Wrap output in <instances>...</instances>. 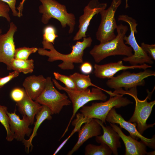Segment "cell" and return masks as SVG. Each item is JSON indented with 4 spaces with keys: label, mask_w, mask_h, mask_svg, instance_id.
Listing matches in <instances>:
<instances>
[{
    "label": "cell",
    "mask_w": 155,
    "mask_h": 155,
    "mask_svg": "<svg viewBox=\"0 0 155 155\" xmlns=\"http://www.w3.org/2000/svg\"><path fill=\"white\" fill-rule=\"evenodd\" d=\"M92 40L90 37L83 38L82 42L77 41L72 47V51L68 54H63L58 51L52 43L44 40L42 42L43 48H39L38 54L42 56L48 57V61L53 62L61 60L62 62L58 65L63 70H72L74 68V64L83 63V56L84 50L90 47Z\"/></svg>",
    "instance_id": "obj_1"
},
{
    "label": "cell",
    "mask_w": 155,
    "mask_h": 155,
    "mask_svg": "<svg viewBox=\"0 0 155 155\" xmlns=\"http://www.w3.org/2000/svg\"><path fill=\"white\" fill-rule=\"evenodd\" d=\"M117 35L112 40L96 45L90 51L95 61L98 63L106 57L116 55L129 57L133 55V49L124 42V38L128 31L127 26L121 24L116 28Z\"/></svg>",
    "instance_id": "obj_2"
},
{
    "label": "cell",
    "mask_w": 155,
    "mask_h": 155,
    "mask_svg": "<svg viewBox=\"0 0 155 155\" xmlns=\"http://www.w3.org/2000/svg\"><path fill=\"white\" fill-rule=\"evenodd\" d=\"M123 95L116 94L113 96H110L106 101L100 102H93L90 106H84L80 110L81 113L77 115L84 120L86 123L91 119H98L106 124V119L107 115L113 108H119L132 103Z\"/></svg>",
    "instance_id": "obj_3"
},
{
    "label": "cell",
    "mask_w": 155,
    "mask_h": 155,
    "mask_svg": "<svg viewBox=\"0 0 155 155\" xmlns=\"http://www.w3.org/2000/svg\"><path fill=\"white\" fill-rule=\"evenodd\" d=\"M52 80L54 84L60 90L65 91L67 94L71 103L72 104L73 114L65 132L61 138H62L68 130V128L78 110L88 102L95 100L105 101L107 98V96L102 92L104 91L108 94V91L100 87H94L91 90L88 88L82 91L73 90L69 89L66 87L61 86L54 79Z\"/></svg>",
    "instance_id": "obj_4"
},
{
    "label": "cell",
    "mask_w": 155,
    "mask_h": 155,
    "mask_svg": "<svg viewBox=\"0 0 155 155\" xmlns=\"http://www.w3.org/2000/svg\"><path fill=\"white\" fill-rule=\"evenodd\" d=\"M113 93L123 95L127 94L133 98L135 102V110L133 115L128 121L136 123L137 129L141 134L142 135L144 131L148 128L153 127L155 123L148 124L146 123V121L155 104V100L150 102H148V100L150 98V94H148L144 100H141L137 97V87L127 90H124L121 88L115 90Z\"/></svg>",
    "instance_id": "obj_5"
},
{
    "label": "cell",
    "mask_w": 155,
    "mask_h": 155,
    "mask_svg": "<svg viewBox=\"0 0 155 155\" xmlns=\"http://www.w3.org/2000/svg\"><path fill=\"white\" fill-rule=\"evenodd\" d=\"M42 4L39 7V12L42 14L41 21L44 24H47L51 18L59 21L63 28L69 27L68 32L74 31L76 24L74 15L67 12L66 6L55 0H39Z\"/></svg>",
    "instance_id": "obj_6"
},
{
    "label": "cell",
    "mask_w": 155,
    "mask_h": 155,
    "mask_svg": "<svg viewBox=\"0 0 155 155\" xmlns=\"http://www.w3.org/2000/svg\"><path fill=\"white\" fill-rule=\"evenodd\" d=\"M118 20L125 22L129 25L130 34L128 36L125 35L124 40L125 41V44L129 45L134 52L132 55L125 57L122 60L129 62L132 65L153 64L151 58L138 44L136 40L135 33L137 32L136 27L138 24L135 20L127 15L122 14L119 16Z\"/></svg>",
    "instance_id": "obj_7"
},
{
    "label": "cell",
    "mask_w": 155,
    "mask_h": 155,
    "mask_svg": "<svg viewBox=\"0 0 155 155\" xmlns=\"http://www.w3.org/2000/svg\"><path fill=\"white\" fill-rule=\"evenodd\" d=\"M46 79L43 91L34 101L47 106L52 115L58 114L64 106L70 105L71 102L65 93H61L56 89L51 77H48Z\"/></svg>",
    "instance_id": "obj_8"
},
{
    "label": "cell",
    "mask_w": 155,
    "mask_h": 155,
    "mask_svg": "<svg viewBox=\"0 0 155 155\" xmlns=\"http://www.w3.org/2000/svg\"><path fill=\"white\" fill-rule=\"evenodd\" d=\"M121 2V0H113L107 9H103L99 13L101 15V20L96 37L100 43L111 40L115 37L114 31L117 25L115 14Z\"/></svg>",
    "instance_id": "obj_9"
},
{
    "label": "cell",
    "mask_w": 155,
    "mask_h": 155,
    "mask_svg": "<svg viewBox=\"0 0 155 155\" xmlns=\"http://www.w3.org/2000/svg\"><path fill=\"white\" fill-rule=\"evenodd\" d=\"M155 76V71L146 69L142 72L135 73L125 71L116 77H113L106 82L110 88L117 90L122 88L127 90L138 86H144V79L150 76Z\"/></svg>",
    "instance_id": "obj_10"
},
{
    "label": "cell",
    "mask_w": 155,
    "mask_h": 155,
    "mask_svg": "<svg viewBox=\"0 0 155 155\" xmlns=\"http://www.w3.org/2000/svg\"><path fill=\"white\" fill-rule=\"evenodd\" d=\"M107 121L113 124H117L120 127L127 131L130 136L137 140L140 139L141 141L146 146L153 149L155 148V137L154 135L152 138H148L143 136L137 131L135 123H132L125 120L120 114H118L115 108H112L108 114L106 119Z\"/></svg>",
    "instance_id": "obj_11"
},
{
    "label": "cell",
    "mask_w": 155,
    "mask_h": 155,
    "mask_svg": "<svg viewBox=\"0 0 155 155\" xmlns=\"http://www.w3.org/2000/svg\"><path fill=\"white\" fill-rule=\"evenodd\" d=\"M17 29L16 25L11 22L7 32L4 34H0V63L5 64L8 70L14 59L16 49L14 35Z\"/></svg>",
    "instance_id": "obj_12"
},
{
    "label": "cell",
    "mask_w": 155,
    "mask_h": 155,
    "mask_svg": "<svg viewBox=\"0 0 155 155\" xmlns=\"http://www.w3.org/2000/svg\"><path fill=\"white\" fill-rule=\"evenodd\" d=\"M106 3H100L98 0H91L84 8L83 14L79 19V30L73 38V40H79L86 37V32L90 22L96 14L106 9Z\"/></svg>",
    "instance_id": "obj_13"
},
{
    "label": "cell",
    "mask_w": 155,
    "mask_h": 155,
    "mask_svg": "<svg viewBox=\"0 0 155 155\" xmlns=\"http://www.w3.org/2000/svg\"><path fill=\"white\" fill-rule=\"evenodd\" d=\"M151 65L146 64L135 65H124L122 61L117 62L111 63L102 65L95 64L94 65V73L97 78L101 79H110L118 72L121 70L134 69L144 70L152 67Z\"/></svg>",
    "instance_id": "obj_14"
},
{
    "label": "cell",
    "mask_w": 155,
    "mask_h": 155,
    "mask_svg": "<svg viewBox=\"0 0 155 155\" xmlns=\"http://www.w3.org/2000/svg\"><path fill=\"white\" fill-rule=\"evenodd\" d=\"M16 111L15 109L13 113L8 111L7 112L9 118V128L14 135V139L18 141H22L25 139L26 135L28 137L30 136L32 129L29 127L30 123L28 117L22 115V119H21Z\"/></svg>",
    "instance_id": "obj_15"
},
{
    "label": "cell",
    "mask_w": 155,
    "mask_h": 155,
    "mask_svg": "<svg viewBox=\"0 0 155 155\" xmlns=\"http://www.w3.org/2000/svg\"><path fill=\"white\" fill-rule=\"evenodd\" d=\"M101 128V126L95 119H92L85 123L84 125L78 131V138L77 143L68 152L67 155H72L89 138L100 135Z\"/></svg>",
    "instance_id": "obj_16"
},
{
    "label": "cell",
    "mask_w": 155,
    "mask_h": 155,
    "mask_svg": "<svg viewBox=\"0 0 155 155\" xmlns=\"http://www.w3.org/2000/svg\"><path fill=\"white\" fill-rule=\"evenodd\" d=\"M110 126L118 134L125 147V155H145L147 154L146 145L142 141H138L130 136L126 135L121 129L115 124L109 123Z\"/></svg>",
    "instance_id": "obj_17"
},
{
    "label": "cell",
    "mask_w": 155,
    "mask_h": 155,
    "mask_svg": "<svg viewBox=\"0 0 155 155\" xmlns=\"http://www.w3.org/2000/svg\"><path fill=\"white\" fill-rule=\"evenodd\" d=\"M95 119L101 126L103 132L102 135L96 136V141L99 144H105L111 148L114 155H118V149L121 147L119 140L120 137L118 134L111 126H105L101 121Z\"/></svg>",
    "instance_id": "obj_18"
},
{
    "label": "cell",
    "mask_w": 155,
    "mask_h": 155,
    "mask_svg": "<svg viewBox=\"0 0 155 155\" xmlns=\"http://www.w3.org/2000/svg\"><path fill=\"white\" fill-rule=\"evenodd\" d=\"M46 82V78L42 75H32L26 77L22 85L27 94L35 100L43 91Z\"/></svg>",
    "instance_id": "obj_19"
},
{
    "label": "cell",
    "mask_w": 155,
    "mask_h": 155,
    "mask_svg": "<svg viewBox=\"0 0 155 155\" xmlns=\"http://www.w3.org/2000/svg\"><path fill=\"white\" fill-rule=\"evenodd\" d=\"M16 104L20 113L28 117L31 125L34 123L35 115L42 107V105L34 101L26 93L23 99Z\"/></svg>",
    "instance_id": "obj_20"
},
{
    "label": "cell",
    "mask_w": 155,
    "mask_h": 155,
    "mask_svg": "<svg viewBox=\"0 0 155 155\" xmlns=\"http://www.w3.org/2000/svg\"><path fill=\"white\" fill-rule=\"evenodd\" d=\"M52 115L50 109L46 106L42 105L41 109L35 115L36 120L34 124L33 130L28 140L24 139L22 142L25 146V150L27 153H29V148L32 149L33 146L32 141L34 137L37 134V131L42 123L45 120H51L52 119Z\"/></svg>",
    "instance_id": "obj_21"
},
{
    "label": "cell",
    "mask_w": 155,
    "mask_h": 155,
    "mask_svg": "<svg viewBox=\"0 0 155 155\" xmlns=\"http://www.w3.org/2000/svg\"><path fill=\"white\" fill-rule=\"evenodd\" d=\"M34 68V61L32 59L22 60L14 58L11 62L9 70L26 74L32 73Z\"/></svg>",
    "instance_id": "obj_22"
},
{
    "label": "cell",
    "mask_w": 155,
    "mask_h": 155,
    "mask_svg": "<svg viewBox=\"0 0 155 155\" xmlns=\"http://www.w3.org/2000/svg\"><path fill=\"white\" fill-rule=\"evenodd\" d=\"M69 76L73 80L76 88V90L82 91L84 90L90 86L99 88L93 84L91 81L90 76L75 72Z\"/></svg>",
    "instance_id": "obj_23"
},
{
    "label": "cell",
    "mask_w": 155,
    "mask_h": 155,
    "mask_svg": "<svg viewBox=\"0 0 155 155\" xmlns=\"http://www.w3.org/2000/svg\"><path fill=\"white\" fill-rule=\"evenodd\" d=\"M112 153L111 148L104 143L99 146L89 144L85 148V155H111Z\"/></svg>",
    "instance_id": "obj_24"
},
{
    "label": "cell",
    "mask_w": 155,
    "mask_h": 155,
    "mask_svg": "<svg viewBox=\"0 0 155 155\" xmlns=\"http://www.w3.org/2000/svg\"><path fill=\"white\" fill-rule=\"evenodd\" d=\"M7 108L5 106L0 105V122L5 127L7 132L6 139L11 142L14 139V135L11 131L9 126V118L7 112Z\"/></svg>",
    "instance_id": "obj_25"
},
{
    "label": "cell",
    "mask_w": 155,
    "mask_h": 155,
    "mask_svg": "<svg viewBox=\"0 0 155 155\" xmlns=\"http://www.w3.org/2000/svg\"><path fill=\"white\" fill-rule=\"evenodd\" d=\"M38 50L37 47L25 46L16 49L14 58L22 60H27L31 54L36 52Z\"/></svg>",
    "instance_id": "obj_26"
},
{
    "label": "cell",
    "mask_w": 155,
    "mask_h": 155,
    "mask_svg": "<svg viewBox=\"0 0 155 155\" xmlns=\"http://www.w3.org/2000/svg\"><path fill=\"white\" fill-rule=\"evenodd\" d=\"M58 35L54 27L49 25L45 27L43 30V39L47 42L54 44L55 40Z\"/></svg>",
    "instance_id": "obj_27"
},
{
    "label": "cell",
    "mask_w": 155,
    "mask_h": 155,
    "mask_svg": "<svg viewBox=\"0 0 155 155\" xmlns=\"http://www.w3.org/2000/svg\"><path fill=\"white\" fill-rule=\"evenodd\" d=\"M55 79L63 83L65 87L69 89L76 90L74 82L72 78L69 76H67L55 72L53 73Z\"/></svg>",
    "instance_id": "obj_28"
},
{
    "label": "cell",
    "mask_w": 155,
    "mask_h": 155,
    "mask_svg": "<svg viewBox=\"0 0 155 155\" xmlns=\"http://www.w3.org/2000/svg\"><path fill=\"white\" fill-rule=\"evenodd\" d=\"M26 94L24 89L16 87L11 90L10 93V97L12 100L17 102L22 100Z\"/></svg>",
    "instance_id": "obj_29"
},
{
    "label": "cell",
    "mask_w": 155,
    "mask_h": 155,
    "mask_svg": "<svg viewBox=\"0 0 155 155\" xmlns=\"http://www.w3.org/2000/svg\"><path fill=\"white\" fill-rule=\"evenodd\" d=\"M10 9L7 4L0 1V17L4 18L9 22L11 20L9 13ZM2 32V30L0 29V34H1Z\"/></svg>",
    "instance_id": "obj_30"
},
{
    "label": "cell",
    "mask_w": 155,
    "mask_h": 155,
    "mask_svg": "<svg viewBox=\"0 0 155 155\" xmlns=\"http://www.w3.org/2000/svg\"><path fill=\"white\" fill-rule=\"evenodd\" d=\"M19 73L17 71H13V72H10L9 75L6 76L0 77V89L7 83L18 76Z\"/></svg>",
    "instance_id": "obj_31"
},
{
    "label": "cell",
    "mask_w": 155,
    "mask_h": 155,
    "mask_svg": "<svg viewBox=\"0 0 155 155\" xmlns=\"http://www.w3.org/2000/svg\"><path fill=\"white\" fill-rule=\"evenodd\" d=\"M140 47L150 57L155 60V44H149L144 42L141 44Z\"/></svg>",
    "instance_id": "obj_32"
},
{
    "label": "cell",
    "mask_w": 155,
    "mask_h": 155,
    "mask_svg": "<svg viewBox=\"0 0 155 155\" xmlns=\"http://www.w3.org/2000/svg\"><path fill=\"white\" fill-rule=\"evenodd\" d=\"M7 4L9 7L12 12V15L14 16L18 17V11L16 7V0H0Z\"/></svg>",
    "instance_id": "obj_33"
},
{
    "label": "cell",
    "mask_w": 155,
    "mask_h": 155,
    "mask_svg": "<svg viewBox=\"0 0 155 155\" xmlns=\"http://www.w3.org/2000/svg\"><path fill=\"white\" fill-rule=\"evenodd\" d=\"M80 69L81 72L85 74H89L92 71L93 67L91 64L88 62H86L81 65Z\"/></svg>",
    "instance_id": "obj_34"
},
{
    "label": "cell",
    "mask_w": 155,
    "mask_h": 155,
    "mask_svg": "<svg viewBox=\"0 0 155 155\" xmlns=\"http://www.w3.org/2000/svg\"><path fill=\"white\" fill-rule=\"evenodd\" d=\"M155 151H153V152H147V155H152V154H155Z\"/></svg>",
    "instance_id": "obj_35"
},
{
    "label": "cell",
    "mask_w": 155,
    "mask_h": 155,
    "mask_svg": "<svg viewBox=\"0 0 155 155\" xmlns=\"http://www.w3.org/2000/svg\"><path fill=\"white\" fill-rule=\"evenodd\" d=\"M126 0L125 8H127L129 7V6L128 4L127 0Z\"/></svg>",
    "instance_id": "obj_36"
}]
</instances>
